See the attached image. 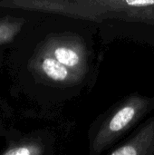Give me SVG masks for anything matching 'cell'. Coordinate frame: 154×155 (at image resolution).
<instances>
[{
    "label": "cell",
    "mask_w": 154,
    "mask_h": 155,
    "mask_svg": "<svg viewBox=\"0 0 154 155\" xmlns=\"http://www.w3.org/2000/svg\"><path fill=\"white\" fill-rule=\"evenodd\" d=\"M111 155H153L154 117L143 125L135 134L109 153Z\"/></svg>",
    "instance_id": "3"
},
{
    "label": "cell",
    "mask_w": 154,
    "mask_h": 155,
    "mask_svg": "<svg viewBox=\"0 0 154 155\" xmlns=\"http://www.w3.org/2000/svg\"><path fill=\"white\" fill-rule=\"evenodd\" d=\"M113 17L120 18L125 21L130 22H141L145 23L148 25H152L154 26V5L140 8V9H133L129 10L126 12H122L114 15Z\"/></svg>",
    "instance_id": "6"
},
{
    "label": "cell",
    "mask_w": 154,
    "mask_h": 155,
    "mask_svg": "<svg viewBox=\"0 0 154 155\" xmlns=\"http://www.w3.org/2000/svg\"><path fill=\"white\" fill-rule=\"evenodd\" d=\"M153 107L152 98L140 94L129 96L102 124L92 142L90 153L98 155L109 148Z\"/></svg>",
    "instance_id": "1"
},
{
    "label": "cell",
    "mask_w": 154,
    "mask_h": 155,
    "mask_svg": "<svg viewBox=\"0 0 154 155\" xmlns=\"http://www.w3.org/2000/svg\"><path fill=\"white\" fill-rule=\"evenodd\" d=\"M47 50L64 65L83 79L88 72V52L79 36H58L51 42Z\"/></svg>",
    "instance_id": "2"
},
{
    "label": "cell",
    "mask_w": 154,
    "mask_h": 155,
    "mask_svg": "<svg viewBox=\"0 0 154 155\" xmlns=\"http://www.w3.org/2000/svg\"><path fill=\"white\" fill-rule=\"evenodd\" d=\"M40 67L47 78L56 83L72 85L82 81L80 77L60 63L48 50L41 59Z\"/></svg>",
    "instance_id": "5"
},
{
    "label": "cell",
    "mask_w": 154,
    "mask_h": 155,
    "mask_svg": "<svg viewBox=\"0 0 154 155\" xmlns=\"http://www.w3.org/2000/svg\"><path fill=\"white\" fill-rule=\"evenodd\" d=\"M78 4L92 6L103 15L104 18L133 9L154 5V0H72Z\"/></svg>",
    "instance_id": "4"
},
{
    "label": "cell",
    "mask_w": 154,
    "mask_h": 155,
    "mask_svg": "<svg viewBox=\"0 0 154 155\" xmlns=\"http://www.w3.org/2000/svg\"><path fill=\"white\" fill-rule=\"evenodd\" d=\"M40 151L38 148L35 147H20L16 148L15 150H10L5 154L6 155H31V154H39Z\"/></svg>",
    "instance_id": "7"
}]
</instances>
